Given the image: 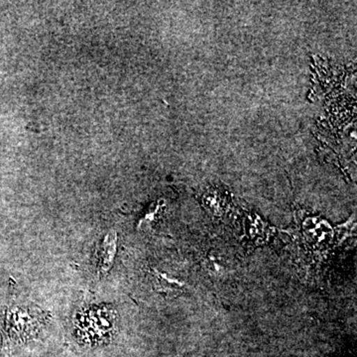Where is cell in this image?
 Segmentation results:
<instances>
[{
	"mask_svg": "<svg viewBox=\"0 0 357 357\" xmlns=\"http://www.w3.org/2000/svg\"><path fill=\"white\" fill-rule=\"evenodd\" d=\"M114 326V312L109 307H93L81 312L76 323L77 342L89 347L107 344L112 337Z\"/></svg>",
	"mask_w": 357,
	"mask_h": 357,
	"instance_id": "obj_2",
	"label": "cell"
},
{
	"mask_svg": "<svg viewBox=\"0 0 357 357\" xmlns=\"http://www.w3.org/2000/svg\"><path fill=\"white\" fill-rule=\"evenodd\" d=\"M117 236L115 232L107 234L96 251V268L98 277L105 276L114 264L116 255Z\"/></svg>",
	"mask_w": 357,
	"mask_h": 357,
	"instance_id": "obj_3",
	"label": "cell"
},
{
	"mask_svg": "<svg viewBox=\"0 0 357 357\" xmlns=\"http://www.w3.org/2000/svg\"><path fill=\"white\" fill-rule=\"evenodd\" d=\"M46 316L34 307H11L7 312L0 357L9 356L18 347L33 340L44 325Z\"/></svg>",
	"mask_w": 357,
	"mask_h": 357,
	"instance_id": "obj_1",
	"label": "cell"
}]
</instances>
